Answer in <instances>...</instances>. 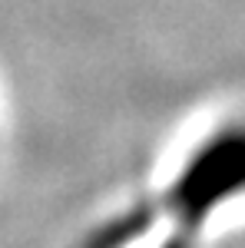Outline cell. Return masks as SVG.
I'll return each mask as SVG.
<instances>
[{"label": "cell", "mask_w": 245, "mask_h": 248, "mask_svg": "<svg viewBox=\"0 0 245 248\" xmlns=\"http://www.w3.org/2000/svg\"><path fill=\"white\" fill-rule=\"evenodd\" d=\"M239 192H245V126H232L206 139L156 202L126 209L96 232L86 248H126L152 232H159L156 248H192L206 218Z\"/></svg>", "instance_id": "1"}]
</instances>
